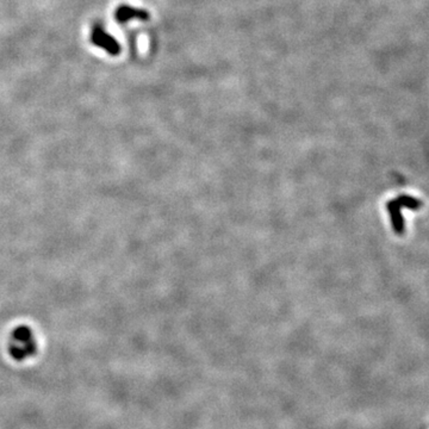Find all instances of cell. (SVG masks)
<instances>
[{"mask_svg":"<svg viewBox=\"0 0 429 429\" xmlns=\"http://www.w3.org/2000/svg\"><path fill=\"white\" fill-rule=\"evenodd\" d=\"M36 343L34 335L30 332L18 329V332L13 333L10 340V353L16 359L23 360L35 353Z\"/></svg>","mask_w":429,"mask_h":429,"instance_id":"cell-1","label":"cell"},{"mask_svg":"<svg viewBox=\"0 0 429 429\" xmlns=\"http://www.w3.org/2000/svg\"><path fill=\"white\" fill-rule=\"evenodd\" d=\"M93 41H95V45L103 47L104 49L109 50L110 53L115 54L118 51V45L116 41H115L112 37H110V36H107L106 34H104L101 30L99 29L95 30V34H93Z\"/></svg>","mask_w":429,"mask_h":429,"instance_id":"cell-2","label":"cell"},{"mask_svg":"<svg viewBox=\"0 0 429 429\" xmlns=\"http://www.w3.org/2000/svg\"><path fill=\"white\" fill-rule=\"evenodd\" d=\"M117 17L119 21H128L131 17L139 18V19H147L148 13L143 10L130 9V7H122L117 12Z\"/></svg>","mask_w":429,"mask_h":429,"instance_id":"cell-3","label":"cell"}]
</instances>
